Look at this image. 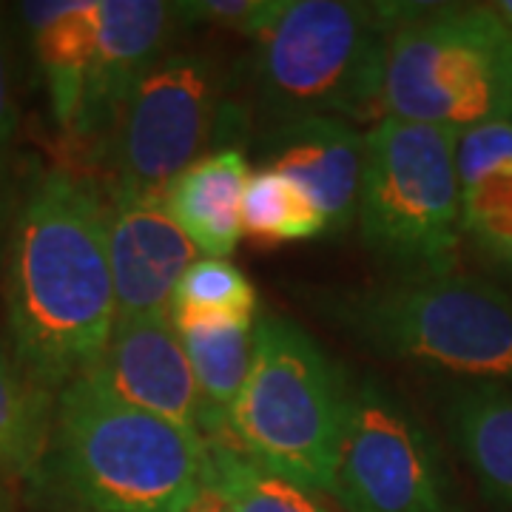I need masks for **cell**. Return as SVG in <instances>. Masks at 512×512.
<instances>
[{"mask_svg": "<svg viewBox=\"0 0 512 512\" xmlns=\"http://www.w3.org/2000/svg\"><path fill=\"white\" fill-rule=\"evenodd\" d=\"M6 339L18 367L60 396L100 359L117 322L106 191L69 168L29 183L6 245Z\"/></svg>", "mask_w": 512, "mask_h": 512, "instance_id": "obj_1", "label": "cell"}, {"mask_svg": "<svg viewBox=\"0 0 512 512\" xmlns=\"http://www.w3.org/2000/svg\"><path fill=\"white\" fill-rule=\"evenodd\" d=\"M29 487L46 512H191L205 490V441L77 379L57 396Z\"/></svg>", "mask_w": 512, "mask_h": 512, "instance_id": "obj_2", "label": "cell"}, {"mask_svg": "<svg viewBox=\"0 0 512 512\" xmlns=\"http://www.w3.org/2000/svg\"><path fill=\"white\" fill-rule=\"evenodd\" d=\"M424 3L285 0L256 37L254 89L265 123L288 117H384L387 52Z\"/></svg>", "mask_w": 512, "mask_h": 512, "instance_id": "obj_3", "label": "cell"}, {"mask_svg": "<svg viewBox=\"0 0 512 512\" xmlns=\"http://www.w3.org/2000/svg\"><path fill=\"white\" fill-rule=\"evenodd\" d=\"M319 311L387 362L456 382L512 384V293L470 274L384 279L322 293Z\"/></svg>", "mask_w": 512, "mask_h": 512, "instance_id": "obj_4", "label": "cell"}, {"mask_svg": "<svg viewBox=\"0 0 512 512\" xmlns=\"http://www.w3.org/2000/svg\"><path fill=\"white\" fill-rule=\"evenodd\" d=\"M350 370L299 322L256 316L254 365L228 416V441L256 467L333 493L348 413Z\"/></svg>", "mask_w": 512, "mask_h": 512, "instance_id": "obj_5", "label": "cell"}, {"mask_svg": "<svg viewBox=\"0 0 512 512\" xmlns=\"http://www.w3.org/2000/svg\"><path fill=\"white\" fill-rule=\"evenodd\" d=\"M458 134L399 117L367 128L356 228L390 279L453 274L461 251Z\"/></svg>", "mask_w": 512, "mask_h": 512, "instance_id": "obj_6", "label": "cell"}, {"mask_svg": "<svg viewBox=\"0 0 512 512\" xmlns=\"http://www.w3.org/2000/svg\"><path fill=\"white\" fill-rule=\"evenodd\" d=\"M382 111L453 134L512 117V29L490 3H424L390 40Z\"/></svg>", "mask_w": 512, "mask_h": 512, "instance_id": "obj_7", "label": "cell"}, {"mask_svg": "<svg viewBox=\"0 0 512 512\" xmlns=\"http://www.w3.org/2000/svg\"><path fill=\"white\" fill-rule=\"evenodd\" d=\"M330 498L345 512H461L456 473L436 433L367 373H350Z\"/></svg>", "mask_w": 512, "mask_h": 512, "instance_id": "obj_8", "label": "cell"}, {"mask_svg": "<svg viewBox=\"0 0 512 512\" xmlns=\"http://www.w3.org/2000/svg\"><path fill=\"white\" fill-rule=\"evenodd\" d=\"M225 72L202 49L171 46L137 83L97 157L109 183L160 191L220 146L228 103Z\"/></svg>", "mask_w": 512, "mask_h": 512, "instance_id": "obj_9", "label": "cell"}, {"mask_svg": "<svg viewBox=\"0 0 512 512\" xmlns=\"http://www.w3.org/2000/svg\"><path fill=\"white\" fill-rule=\"evenodd\" d=\"M106 234L117 319L171 316L174 291L200 251L168 214L163 194L106 185Z\"/></svg>", "mask_w": 512, "mask_h": 512, "instance_id": "obj_10", "label": "cell"}, {"mask_svg": "<svg viewBox=\"0 0 512 512\" xmlns=\"http://www.w3.org/2000/svg\"><path fill=\"white\" fill-rule=\"evenodd\" d=\"M83 379L205 441L200 387L171 316L117 319L100 359Z\"/></svg>", "mask_w": 512, "mask_h": 512, "instance_id": "obj_11", "label": "cell"}, {"mask_svg": "<svg viewBox=\"0 0 512 512\" xmlns=\"http://www.w3.org/2000/svg\"><path fill=\"white\" fill-rule=\"evenodd\" d=\"M177 3L163 0H100V26L86 92L72 128V140L100 151L120 109L137 83L171 49L180 29Z\"/></svg>", "mask_w": 512, "mask_h": 512, "instance_id": "obj_12", "label": "cell"}, {"mask_svg": "<svg viewBox=\"0 0 512 512\" xmlns=\"http://www.w3.org/2000/svg\"><path fill=\"white\" fill-rule=\"evenodd\" d=\"M367 131L339 117H288L265 123L256 140L259 165L291 177L322 211L328 237L356 222Z\"/></svg>", "mask_w": 512, "mask_h": 512, "instance_id": "obj_13", "label": "cell"}, {"mask_svg": "<svg viewBox=\"0 0 512 512\" xmlns=\"http://www.w3.org/2000/svg\"><path fill=\"white\" fill-rule=\"evenodd\" d=\"M461 234L512 276V117L458 134Z\"/></svg>", "mask_w": 512, "mask_h": 512, "instance_id": "obj_14", "label": "cell"}, {"mask_svg": "<svg viewBox=\"0 0 512 512\" xmlns=\"http://www.w3.org/2000/svg\"><path fill=\"white\" fill-rule=\"evenodd\" d=\"M441 419L484 501L512 512V384H447Z\"/></svg>", "mask_w": 512, "mask_h": 512, "instance_id": "obj_15", "label": "cell"}, {"mask_svg": "<svg viewBox=\"0 0 512 512\" xmlns=\"http://www.w3.org/2000/svg\"><path fill=\"white\" fill-rule=\"evenodd\" d=\"M251 177L239 146H217L165 185L168 214L200 254L228 259L242 239V194Z\"/></svg>", "mask_w": 512, "mask_h": 512, "instance_id": "obj_16", "label": "cell"}, {"mask_svg": "<svg viewBox=\"0 0 512 512\" xmlns=\"http://www.w3.org/2000/svg\"><path fill=\"white\" fill-rule=\"evenodd\" d=\"M18 12L32 40L52 117L60 131L72 134L97 46L100 0L20 3Z\"/></svg>", "mask_w": 512, "mask_h": 512, "instance_id": "obj_17", "label": "cell"}, {"mask_svg": "<svg viewBox=\"0 0 512 512\" xmlns=\"http://www.w3.org/2000/svg\"><path fill=\"white\" fill-rule=\"evenodd\" d=\"M200 387L205 441L228 439V416L254 365L256 319L174 322Z\"/></svg>", "mask_w": 512, "mask_h": 512, "instance_id": "obj_18", "label": "cell"}, {"mask_svg": "<svg viewBox=\"0 0 512 512\" xmlns=\"http://www.w3.org/2000/svg\"><path fill=\"white\" fill-rule=\"evenodd\" d=\"M57 396L32 382L0 348V476L32 481L49 453Z\"/></svg>", "mask_w": 512, "mask_h": 512, "instance_id": "obj_19", "label": "cell"}, {"mask_svg": "<svg viewBox=\"0 0 512 512\" xmlns=\"http://www.w3.org/2000/svg\"><path fill=\"white\" fill-rule=\"evenodd\" d=\"M205 487L228 512H333L325 495L256 467L228 439L205 441Z\"/></svg>", "mask_w": 512, "mask_h": 512, "instance_id": "obj_20", "label": "cell"}, {"mask_svg": "<svg viewBox=\"0 0 512 512\" xmlns=\"http://www.w3.org/2000/svg\"><path fill=\"white\" fill-rule=\"evenodd\" d=\"M242 234L262 245L328 237L316 202L276 168L256 165L242 194Z\"/></svg>", "mask_w": 512, "mask_h": 512, "instance_id": "obj_21", "label": "cell"}, {"mask_svg": "<svg viewBox=\"0 0 512 512\" xmlns=\"http://www.w3.org/2000/svg\"><path fill=\"white\" fill-rule=\"evenodd\" d=\"M254 282L231 259L200 256L171 299V322H242L256 319Z\"/></svg>", "mask_w": 512, "mask_h": 512, "instance_id": "obj_22", "label": "cell"}, {"mask_svg": "<svg viewBox=\"0 0 512 512\" xmlns=\"http://www.w3.org/2000/svg\"><path fill=\"white\" fill-rule=\"evenodd\" d=\"M285 0H183L177 12L183 23H211L245 37H259L279 15Z\"/></svg>", "mask_w": 512, "mask_h": 512, "instance_id": "obj_23", "label": "cell"}, {"mask_svg": "<svg viewBox=\"0 0 512 512\" xmlns=\"http://www.w3.org/2000/svg\"><path fill=\"white\" fill-rule=\"evenodd\" d=\"M20 128V103L15 92V63H12V43L9 26L0 12V168L9 160Z\"/></svg>", "mask_w": 512, "mask_h": 512, "instance_id": "obj_24", "label": "cell"}, {"mask_svg": "<svg viewBox=\"0 0 512 512\" xmlns=\"http://www.w3.org/2000/svg\"><path fill=\"white\" fill-rule=\"evenodd\" d=\"M191 512H228V507H225L220 498L205 487L200 498H197V504L191 507Z\"/></svg>", "mask_w": 512, "mask_h": 512, "instance_id": "obj_25", "label": "cell"}, {"mask_svg": "<svg viewBox=\"0 0 512 512\" xmlns=\"http://www.w3.org/2000/svg\"><path fill=\"white\" fill-rule=\"evenodd\" d=\"M0 512H15V495L3 476H0Z\"/></svg>", "mask_w": 512, "mask_h": 512, "instance_id": "obj_26", "label": "cell"}, {"mask_svg": "<svg viewBox=\"0 0 512 512\" xmlns=\"http://www.w3.org/2000/svg\"><path fill=\"white\" fill-rule=\"evenodd\" d=\"M490 6H493L495 15L512 29V0H498V3H490Z\"/></svg>", "mask_w": 512, "mask_h": 512, "instance_id": "obj_27", "label": "cell"}]
</instances>
